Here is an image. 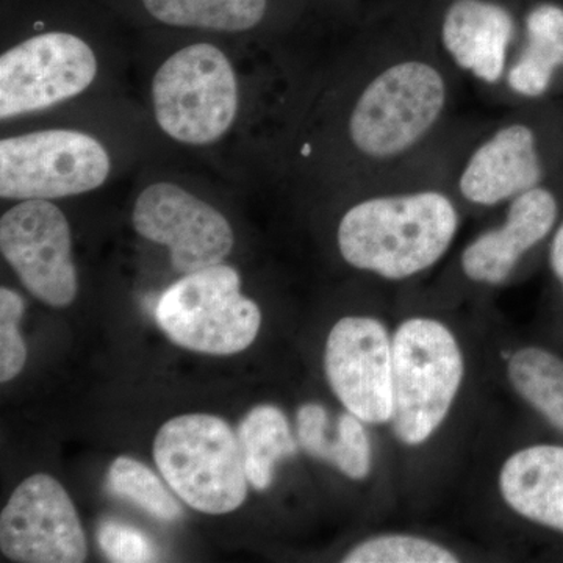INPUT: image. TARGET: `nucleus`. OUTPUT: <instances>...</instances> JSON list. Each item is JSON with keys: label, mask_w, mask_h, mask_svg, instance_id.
Wrapping results in <instances>:
<instances>
[{"label": "nucleus", "mask_w": 563, "mask_h": 563, "mask_svg": "<svg viewBox=\"0 0 563 563\" xmlns=\"http://www.w3.org/2000/svg\"><path fill=\"white\" fill-rule=\"evenodd\" d=\"M0 550L14 562H85L79 515L57 479L38 473L18 485L0 515Z\"/></svg>", "instance_id": "obj_14"}, {"label": "nucleus", "mask_w": 563, "mask_h": 563, "mask_svg": "<svg viewBox=\"0 0 563 563\" xmlns=\"http://www.w3.org/2000/svg\"><path fill=\"white\" fill-rule=\"evenodd\" d=\"M548 272L551 277V335L563 351V217L551 236L547 250Z\"/></svg>", "instance_id": "obj_26"}, {"label": "nucleus", "mask_w": 563, "mask_h": 563, "mask_svg": "<svg viewBox=\"0 0 563 563\" xmlns=\"http://www.w3.org/2000/svg\"><path fill=\"white\" fill-rule=\"evenodd\" d=\"M493 487L509 517L563 543V440H537L507 451Z\"/></svg>", "instance_id": "obj_16"}, {"label": "nucleus", "mask_w": 563, "mask_h": 563, "mask_svg": "<svg viewBox=\"0 0 563 563\" xmlns=\"http://www.w3.org/2000/svg\"><path fill=\"white\" fill-rule=\"evenodd\" d=\"M562 217L563 179L517 196L507 202L501 222L484 229L462 247L459 276L481 291L506 287L526 263L547 254Z\"/></svg>", "instance_id": "obj_11"}, {"label": "nucleus", "mask_w": 563, "mask_h": 563, "mask_svg": "<svg viewBox=\"0 0 563 563\" xmlns=\"http://www.w3.org/2000/svg\"><path fill=\"white\" fill-rule=\"evenodd\" d=\"M98 70L95 49L77 33H33L0 55V120L38 113L84 95Z\"/></svg>", "instance_id": "obj_9"}, {"label": "nucleus", "mask_w": 563, "mask_h": 563, "mask_svg": "<svg viewBox=\"0 0 563 563\" xmlns=\"http://www.w3.org/2000/svg\"><path fill=\"white\" fill-rule=\"evenodd\" d=\"M450 103V76L437 55L396 54L377 65L351 99L343 136L358 161L393 165L431 139Z\"/></svg>", "instance_id": "obj_3"}, {"label": "nucleus", "mask_w": 563, "mask_h": 563, "mask_svg": "<svg viewBox=\"0 0 563 563\" xmlns=\"http://www.w3.org/2000/svg\"><path fill=\"white\" fill-rule=\"evenodd\" d=\"M523 9L521 0H433V41L448 63L496 87L520 44Z\"/></svg>", "instance_id": "obj_15"}, {"label": "nucleus", "mask_w": 563, "mask_h": 563, "mask_svg": "<svg viewBox=\"0 0 563 563\" xmlns=\"http://www.w3.org/2000/svg\"><path fill=\"white\" fill-rule=\"evenodd\" d=\"M496 357L515 398L563 440V351L554 344L504 340Z\"/></svg>", "instance_id": "obj_19"}, {"label": "nucleus", "mask_w": 563, "mask_h": 563, "mask_svg": "<svg viewBox=\"0 0 563 563\" xmlns=\"http://www.w3.org/2000/svg\"><path fill=\"white\" fill-rule=\"evenodd\" d=\"M462 220L461 201L443 188L372 192L343 211L336 250L355 272L384 284H409L446 257Z\"/></svg>", "instance_id": "obj_2"}, {"label": "nucleus", "mask_w": 563, "mask_h": 563, "mask_svg": "<svg viewBox=\"0 0 563 563\" xmlns=\"http://www.w3.org/2000/svg\"><path fill=\"white\" fill-rule=\"evenodd\" d=\"M247 481L255 490L272 487L277 463L295 457L299 443L287 415L272 404L254 407L236 432Z\"/></svg>", "instance_id": "obj_21"}, {"label": "nucleus", "mask_w": 563, "mask_h": 563, "mask_svg": "<svg viewBox=\"0 0 563 563\" xmlns=\"http://www.w3.org/2000/svg\"><path fill=\"white\" fill-rule=\"evenodd\" d=\"M563 74V0L525 3L521 40L507 68V90L528 102H540Z\"/></svg>", "instance_id": "obj_18"}, {"label": "nucleus", "mask_w": 563, "mask_h": 563, "mask_svg": "<svg viewBox=\"0 0 563 563\" xmlns=\"http://www.w3.org/2000/svg\"><path fill=\"white\" fill-rule=\"evenodd\" d=\"M132 222L140 236L169 251L181 274L220 265L235 243L220 210L173 181L147 185L133 203Z\"/></svg>", "instance_id": "obj_13"}, {"label": "nucleus", "mask_w": 563, "mask_h": 563, "mask_svg": "<svg viewBox=\"0 0 563 563\" xmlns=\"http://www.w3.org/2000/svg\"><path fill=\"white\" fill-rule=\"evenodd\" d=\"M154 461L177 496L202 514L233 512L247 498L246 470L239 435L228 421L191 413L162 426Z\"/></svg>", "instance_id": "obj_6"}, {"label": "nucleus", "mask_w": 563, "mask_h": 563, "mask_svg": "<svg viewBox=\"0 0 563 563\" xmlns=\"http://www.w3.org/2000/svg\"><path fill=\"white\" fill-rule=\"evenodd\" d=\"M151 96L161 131L185 146L218 143L239 117L235 66L221 47L207 41L169 55L155 70Z\"/></svg>", "instance_id": "obj_4"}, {"label": "nucleus", "mask_w": 563, "mask_h": 563, "mask_svg": "<svg viewBox=\"0 0 563 563\" xmlns=\"http://www.w3.org/2000/svg\"><path fill=\"white\" fill-rule=\"evenodd\" d=\"M393 324L377 312L344 314L322 350V372L333 398L373 428L393 418Z\"/></svg>", "instance_id": "obj_10"}, {"label": "nucleus", "mask_w": 563, "mask_h": 563, "mask_svg": "<svg viewBox=\"0 0 563 563\" xmlns=\"http://www.w3.org/2000/svg\"><path fill=\"white\" fill-rule=\"evenodd\" d=\"M139 5L165 27L233 35L265 24L274 0H139Z\"/></svg>", "instance_id": "obj_20"}, {"label": "nucleus", "mask_w": 563, "mask_h": 563, "mask_svg": "<svg viewBox=\"0 0 563 563\" xmlns=\"http://www.w3.org/2000/svg\"><path fill=\"white\" fill-rule=\"evenodd\" d=\"M24 301L16 291L0 288V380L10 383L24 368L27 347L22 340L20 322Z\"/></svg>", "instance_id": "obj_24"}, {"label": "nucleus", "mask_w": 563, "mask_h": 563, "mask_svg": "<svg viewBox=\"0 0 563 563\" xmlns=\"http://www.w3.org/2000/svg\"><path fill=\"white\" fill-rule=\"evenodd\" d=\"M373 429L343 407L332 413L324 404L310 401L296 410L295 433L303 453L355 484L369 483L379 465Z\"/></svg>", "instance_id": "obj_17"}, {"label": "nucleus", "mask_w": 563, "mask_h": 563, "mask_svg": "<svg viewBox=\"0 0 563 563\" xmlns=\"http://www.w3.org/2000/svg\"><path fill=\"white\" fill-rule=\"evenodd\" d=\"M110 173V152L87 132L47 129L0 141V198L7 201L85 195Z\"/></svg>", "instance_id": "obj_8"}, {"label": "nucleus", "mask_w": 563, "mask_h": 563, "mask_svg": "<svg viewBox=\"0 0 563 563\" xmlns=\"http://www.w3.org/2000/svg\"><path fill=\"white\" fill-rule=\"evenodd\" d=\"M155 321L177 346L232 355L257 339L262 312L243 295L239 272L220 263L184 274L166 288L155 307Z\"/></svg>", "instance_id": "obj_7"}, {"label": "nucleus", "mask_w": 563, "mask_h": 563, "mask_svg": "<svg viewBox=\"0 0 563 563\" xmlns=\"http://www.w3.org/2000/svg\"><path fill=\"white\" fill-rule=\"evenodd\" d=\"M466 561L455 544L421 532H379L343 554L344 563H457Z\"/></svg>", "instance_id": "obj_22"}, {"label": "nucleus", "mask_w": 563, "mask_h": 563, "mask_svg": "<svg viewBox=\"0 0 563 563\" xmlns=\"http://www.w3.org/2000/svg\"><path fill=\"white\" fill-rule=\"evenodd\" d=\"M99 544L113 562H152L154 550L147 537L131 526L106 521L99 529Z\"/></svg>", "instance_id": "obj_25"}, {"label": "nucleus", "mask_w": 563, "mask_h": 563, "mask_svg": "<svg viewBox=\"0 0 563 563\" xmlns=\"http://www.w3.org/2000/svg\"><path fill=\"white\" fill-rule=\"evenodd\" d=\"M0 251L22 285L51 307H68L79 291L68 218L52 201H18L0 218Z\"/></svg>", "instance_id": "obj_12"}, {"label": "nucleus", "mask_w": 563, "mask_h": 563, "mask_svg": "<svg viewBox=\"0 0 563 563\" xmlns=\"http://www.w3.org/2000/svg\"><path fill=\"white\" fill-rule=\"evenodd\" d=\"M472 340L435 307L404 310L393 324V418L387 437L407 465L433 453L472 395Z\"/></svg>", "instance_id": "obj_1"}, {"label": "nucleus", "mask_w": 563, "mask_h": 563, "mask_svg": "<svg viewBox=\"0 0 563 563\" xmlns=\"http://www.w3.org/2000/svg\"><path fill=\"white\" fill-rule=\"evenodd\" d=\"M563 179V113L554 107L512 118L485 136L463 162L455 196L492 209Z\"/></svg>", "instance_id": "obj_5"}, {"label": "nucleus", "mask_w": 563, "mask_h": 563, "mask_svg": "<svg viewBox=\"0 0 563 563\" xmlns=\"http://www.w3.org/2000/svg\"><path fill=\"white\" fill-rule=\"evenodd\" d=\"M107 488L158 520L176 521L181 515L179 503L169 495L157 474L135 459L118 457L111 463Z\"/></svg>", "instance_id": "obj_23"}]
</instances>
